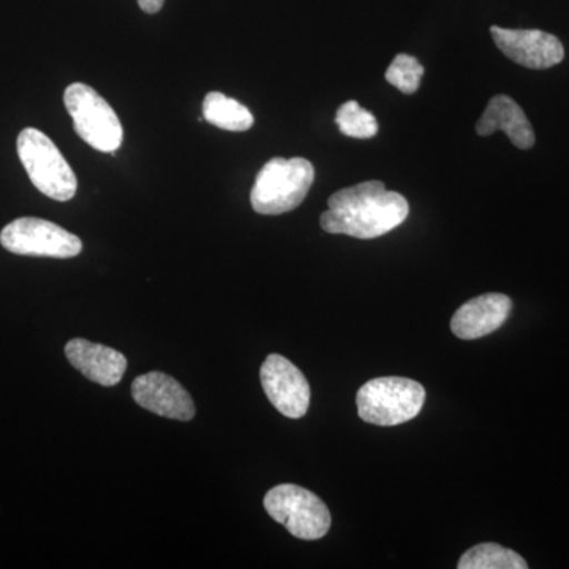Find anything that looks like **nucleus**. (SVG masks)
<instances>
[{
    "instance_id": "f257e3e1",
    "label": "nucleus",
    "mask_w": 569,
    "mask_h": 569,
    "mask_svg": "<svg viewBox=\"0 0 569 569\" xmlns=\"http://www.w3.org/2000/svg\"><path fill=\"white\" fill-rule=\"evenodd\" d=\"M320 223L326 233L376 239L406 222L408 201L387 190L383 182L369 181L339 190L328 200Z\"/></svg>"
},
{
    "instance_id": "f03ea898",
    "label": "nucleus",
    "mask_w": 569,
    "mask_h": 569,
    "mask_svg": "<svg viewBox=\"0 0 569 569\" xmlns=\"http://www.w3.org/2000/svg\"><path fill=\"white\" fill-rule=\"evenodd\" d=\"M316 181V170L309 160H269L254 179L250 203L254 212L263 216H280L293 211L306 200L310 187Z\"/></svg>"
},
{
    "instance_id": "7ed1b4c3",
    "label": "nucleus",
    "mask_w": 569,
    "mask_h": 569,
    "mask_svg": "<svg viewBox=\"0 0 569 569\" xmlns=\"http://www.w3.org/2000/svg\"><path fill=\"white\" fill-rule=\"evenodd\" d=\"M426 402V389L403 377H380L367 381L356 395L358 415L376 426H399L418 417Z\"/></svg>"
},
{
    "instance_id": "20e7f679",
    "label": "nucleus",
    "mask_w": 569,
    "mask_h": 569,
    "mask_svg": "<svg viewBox=\"0 0 569 569\" xmlns=\"http://www.w3.org/2000/svg\"><path fill=\"white\" fill-rule=\"evenodd\" d=\"M17 149L26 173L41 193L56 201H69L74 197L77 176L47 134L29 127L18 137Z\"/></svg>"
},
{
    "instance_id": "39448f33",
    "label": "nucleus",
    "mask_w": 569,
    "mask_h": 569,
    "mask_svg": "<svg viewBox=\"0 0 569 569\" xmlns=\"http://www.w3.org/2000/svg\"><path fill=\"white\" fill-rule=\"evenodd\" d=\"M63 103L82 141L100 152L112 153L121 148L122 123L111 104L96 89L74 82L66 89Z\"/></svg>"
},
{
    "instance_id": "423d86ee",
    "label": "nucleus",
    "mask_w": 569,
    "mask_h": 569,
    "mask_svg": "<svg viewBox=\"0 0 569 569\" xmlns=\"http://www.w3.org/2000/svg\"><path fill=\"white\" fill-rule=\"evenodd\" d=\"M264 508L295 538L316 541L331 529V512L316 493L295 485L276 486L266 493Z\"/></svg>"
},
{
    "instance_id": "0eeeda50",
    "label": "nucleus",
    "mask_w": 569,
    "mask_h": 569,
    "mask_svg": "<svg viewBox=\"0 0 569 569\" xmlns=\"http://www.w3.org/2000/svg\"><path fill=\"white\" fill-rule=\"evenodd\" d=\"M0 244L26 257L73 258L82 250L78 236L37 217H21L7 224L0 233Z\"/></svg>"
},
{
    "instance_id": "6e6552de",
    "label": "nucleus",
    "mask_w": 569,
    "mask_h": 569,
    "mask_svg": "<svg viewBox=\"0 0 569 569\" xmlns=\"http://www.w3.org/2000/svg\"><path fill=\"white\" fill-rule=\"evenodd\" d=\"M261 385L272 406L283 417H306L310 406V387L305 373L280 355H269L261 366Z\"/></svg>"
},
{
    "instance_id": "1a4fd4ad",
    "label": "nucleus",
    "mask_w": 569,
    "mask_h": 569,
    "mask_svg": "<svg viewBox=\"0 0 569 569\" xmlns=\"http://www.w3.org/2000/svg\"><path fill=\"white\" fill-rule=\"evenodd\" d=\"M498 50L507 58L527 69L546 70L556 67L565 59V48L552 33L537 29H503L498 26L490 28Z\"/></svg>"
},
{
    "instance_id": "9d476101",
    "label": "nucleus",
    "mask_w": 569,
    "mask_h": 569,
    "mask_svg": "<svg viewBox=\"0 0 569 569\" xmlns=\"http://www.w3.org/2000/svg\"><path fill=\"white\" fill-rule=\"evenodd\" d=\"M132 396L138 406L159 417L190 421L197 413L192 397L167 373L149 372L138 377L132 385Z\"/></svg>"
},
{
    "instance_id": "9b49d317",
    "label": "nucleus",
    "mask_w": 569,
    "mask_h": 569,
    "mask_svg": "<svg viewBox=\"0 0 569 569\" xmlns=\"http://www.w3.org/2000/svg\"><path fill=\"white\" fill-rule=\"evenodd\" d=\"M512 302L507 295L478 296L456 310L451 331L462 340L481 339L503 326L511 313Z\"/></svg>"
},
{
    "instance_id": "f8f14e48",
    "label": "nucleus",
    "mask_w": 569,
    "mask_h": 569,
    "mask_svg": "<svg viewBox=\"0 0 569 569\" xmlns=\"http://www.w3.org/2000/svg\"><path fill=\"white\" fill-rule=\"evenodd\" d=\"M66 356L74 369L100 387H116L127 370V358L121 351L86 339L70 340Z\"/></svg>"
},
{
    "instance_id": "ddd939ff",
    "label": "nucleus",
    "mask_w": 569,
    "mask_h": 569,
    "mask_svg": "<svg viewBox=\"0 0 569 569\" xmlns=\"http://www.w3.org/2000/svg\"><path fill=\"white\" fill-rule=\"evenodd\" d=\"M508 134L512 144L519 149H530L535 144L533 127L527 119L526 112L511 97L496 96L490 100L485 114L477 123V132L481 137L498 132Z\"/></svg>"
},
{
    "instance_id": "4468645a",
    "label": "nucleus",
    "mask_w": 569,
    "mask_h": 569,
    "mask_svg": "<svg viewBox=\"0 0 569 569\" xmlns=\"http://www.w3.org/2000/svg\"><path fill=\"white\" fill-rule=\"evenodd\" d=\"M206 121L228 132H246L253 126L252 112L222 92H209L203 102Z\"/></svg>"
},
{
    "instance_id": "2eb2a0df",
    "label": "nucleus",
    "mask_w": 569,
    "mask_h": 569,
    "mask_svg": "<svg viewBox=\"0 0 569 569\" xmlns=\"http://www.w3.org/2000/svg\"><path fill=\"white\" fill-rule=\"evenodd\" d=\"M459 569H527L529 565L515 550L497 542H485L468 549L460 557Z\"/></svg>"
},
{
    "instance_id": "dca6fc26",
    "label": "nucleus",
    "mask_w": 569,
    "mask_h": 569,
    "mask_svg": "<svg viewBox=\"0 0 569 569\" xmlns=\"http://www.w3.org/2000/svg\"><path fill=\"white\" fill-rule=\"evenodd\" d=\"M336 123L340 132L358 140H369L378 133V123L372 112L361 108V104L350 100L337 110Z\"/></svg>"
},
{
    "instance_id": "f3484780",
    "label": "nucleus",
    "mask_w": 569,
    "mask_h": 569,
    "mask_svg": "<svg viewBox=\"0 0 569 569\" xmlns=\"http://www.w3.org/2000/svg\"><path fill=\"white\" fill-rule=\"evenodd\" d=\"M425 67L418 59L399 54L387 70V81L403 93H415L421 86Z\"/></svg>"
},
{
    "instance_id": "a211bd4d",
    "label": "nucleus",
    "mask_w": 569,
    "mask_h": 569,
    "mask_svg": "<svg viewBox=\"0 0 569 569\" xmlns=\"http://www.w3.org/2000/svg\"><path fill=\"white\" fill-rule=\"evenodd\" d=\"M164 0H138V6L141 7V10L144 13L156 14L162 10Z\"/></svg>"
}]
</instances>
